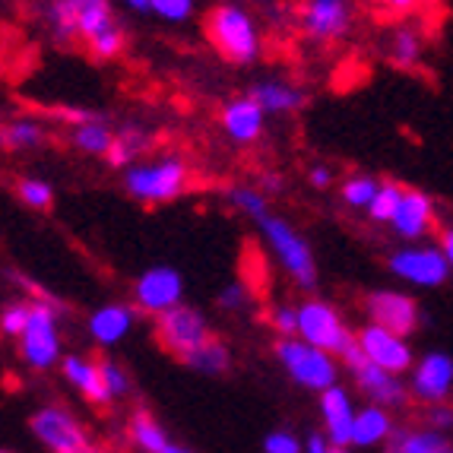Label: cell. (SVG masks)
<instances>
[{"mask_svg": "<svg viewBox=\"0 0 453 453\" xmlns=\"http://www.w3.org/2000/svg\"><path fill=\"white\" fill-rule=\"evenodd\" d=\"M260 234H264L266 248L276 257V264L288 273V280L298 288L311 292L318 286V264H314V250H311L308 238L288 219H282L280 212H266L264 219L257 222Z\"/></svg>", "mask_w": 453, "mask_h": 453, "instance_id": "4", "label": "cell"}, {"mask_svg": "<svg viewBox=\"0 0 453 453\" xmlns=\"http://www.w3.org/2000/svg\"><path fill=\"white\" fill-rule=\"evenodd\" d=\"M264 190H266V194H270V190H273V194H280V190H282L280 174H264Z\"/></svg>", "mask_w": 453, "mask_h": 453, "instance_id": "48", "label": "cell"}, {"mask_svg": "<svg viewBox=\"0 0 453 453\" xmlns=\"http://www.w3.org/2000/svg\"><path fill=\"white\" fill-rule=\"evenodd\" d=\"M304 453H349V447L333 444L326 434H308L304 438Z\"/></svg>", "mask_w": 453, "mask_h": 453, "instance_id": "44", "label": "cell"}, {"mask_svg": "<svg viewBox=\"0 0 453 453\" xmlns=\"http://www.w3.org/2000/svg\"><path fill=\"white\" fill-rule=\"evenodd\" d=\"M387 61L400 70H416L425 58V35L416 26H393L387 35Z\"/></svg>", "mask_w": 453, "mask_h": 453, "instance_id": "24", "label": "cell"}, {"mask_svg": "<svg viewBox=\"0 0 453 453\" xmlns=\"http://www.w3.org/2000/svg\"><path fill=\"white\" fill-rule=\"evenodd\" d=\"M29 428L38 444H45L51 453H102L83 422L64 406H42L29 418Z\"/></svg>", "mask_w": 453, "mask_h": 453, "instance_id": "8", "label": "cell"}, {"mask_svg": "<svg viewBox=\"0 0 453 453\" xmlns=\"http://www.w3.org/2000/svg\"><path fill=\"white\" fill-rule=\"evenodd\" d=\"M134 304L140 314L159 318L165 311L184 304V280L174 266H150L134 282Z\"/></svg>", "mask_w": 453, "mask_h": 453, "instance_id": "12", "label": "cell"}, {"mask_svg": "<svg viewBox=\"0 0 453 453\" xmlns=\"http://www.w3.org/2000/svg\"><path fill=\"white\" fill-rule=\"evenodd\" d=\"M222 130L232 143L238 146H250L257 143L260 136H264V127H266V111L260 108V102H254L250 96H242V98H232L222 105Z\"/></svg>", "mask_w": 453, "mask_h": 453, "instance_id": "17", "label": "cell"}, {"mask_svg": "<svg viewBox=\"0 0 453 453\" xmlns=\"http://www.w3.org/2000/svg\"><path fill=\"white\" fill-rule=\"evenodd\" d=\"M409 390L416 400H422L425 406H441L450 400L453 393V358L447 352H428L416 362L412 368V380Z\"/></svg>", "mask_w": 453, "mask_h": 453, "instance_id": "15", "label": "cell"}, {"mask_svg": "<svg viewBox=\"0 0 453 453\" xmlns=\"http://www.w3.org/2000/svg\"><path fill=\"white\" fill-rule=\"evenodd\" d=\"M228 203L242 212V216H248L254 226L264 219L266 212H273L270 210V196H266L264 190L250 188V184H234V188H228Z\"/></svg>", "mask_w": 453, "mask_h": 453, "instance_id": "33", "label": "cell"}, {"mask_svg": "<svg viewBox=\"0 0 453 453\" xmlns=\"http://www.w3.org/2000/svg\"><path fill=\"white\" fill-rule=\"evenodd\" d=\"M264 453H304V441L288 428H276L264 438Z\"/></svg>", "mask_w": 453, "mask_h": 453, "instance_id": "41", "label": "cell"}, {"mask_svg": "<svg viewBox=\"0 0 453 453\" xmlns=\"http://www.w3.org/2000/svg\"><path fill=\"white\" fill-rule=\"evenodd\" d=\"M387 266L396 280L425 288H438L450 280V264L438 244H409V248L390 254Z\"/></svg>", "mask_w": 453, "mask_h": 453, "instance_id": "10", "label": "cell"}, {"mask_svg": "<svg viewBox=\"0 0 453 453\" xmlns=\"http://www.w3.org/2000/svg\"><path fill=\"white\" fill-rule=\"evenodd\" d=\"M352 19H356L352 0H304L302 13H298L304 38L318 42V45L342 42L352 32Z\"/></svg>", "mask_w": 453, "mask_h": 453, "instance_id": "11", "label": "cell"}, {"mask_svg": "<svg viewBox=\"0 0 453 453\" xmlns=\"http://www.w3.org/2000/svg\"><path fill=\"white\" fill-rule=\"evenodd\" d=\"M114 134H118V130H114L102 114H96L92 121L70 127V143L83 152V156H108V150H111V143H114Z\"/></svg>", "mask_w": 453, "mask_h": 453, "instance_id": "26", "label": "cell"}, {"mask_svg": "<svg viewBox=\"0 0 453 453\" xmlns=\"http://www.w3.org/2000/svg\"><path fill=\"white\" fill-rule=\"evenodd\" d=\"M13 190L19 196V203L29 206V210H51L54 203V188L45 178H19Z\"/></svg>", "mask_w": 453, "mask_h": 453, "instance_id": "35", "label": "cell"}, {"mask_svg": "<svg viewBox=\"0 0 453 453\" xmlns=\"http://www.w3.org/2000/svg\"><path fill=\"white\" fill-rule=\"evenodd\" d=\"M61 371L67 384L73 387L83 400L96 403V406H108L111 400V393L105 387V374H102V362H92L86 356H64Z\"/></svg>", "mask_w": 453, "mask_h": 453, "instance_id": "20", "label": "cell"}, {"mask_svg": "<svg viewBox=\"0 0 453 453\" xmlns=\"http://www.w3.org/2000/svg\"><path fill=\"white\" fill-rule=\"evenodd\" d=\"M270 326L280 333V340L298 336V308H292V304H276V308L270 311Z\"/></svg>", "mask_w": 453, "mask_h": 453, "instance_id": "42", "label": "cell"}, {"mask_svg": "<svg viewBox=\"0 0 453 453\" xmlns=\"http://www.w3.org/2000/svg\"><path fill=\"white\" fill-rule=\"evenodd\" d=\"M428 4L431 0H378V7L393 16H412V13H418V10L428 7Z\"/></svg>", "mask_w": 453, "mask_h": 453, "instance_id": "43", "label": "cell"}, {"mask_svg": "<svg viewBox=\"0 0 453 453\" xmlns=\"http://www.w3.org/2000/svg\"><path fill=\"white\" fill-rule=\"evenodd\" d=\"M428 428L434 431H450L453 428V409L450 406H428Z\"/></svg>", "mask_w": 453, "mask_h": 453, "instance_id": "45", "label": "cell"}, {"mask_svg": "<svg viewBox=\"0 0 453 453\" xmlns=\"http://www.w3.org/2000/svg\"><path fill=\"white\" fill-rule=\"evenodd\" d=\"M184 365L194 368V371H200V374H206V378H216V374H226V371L232 368V352H228V346L222 340H210Z\"/></svg>", "mask_w": 453, "mask_h": 453, "instance_id": "31", "label": "cell"}, {"mask_svg": "<svg viewBox=\"0 0 453 453\" xmlns=\"http://www.w3.org/2000/svg\"><path fill=\"white\" fill-rule=\"evenodd\" d=\"M390 228L400 234L403 242H418L434 228V200H431L425 190L418 188H406L403 194V203L393 216Z\"/></svg>", "mask_w": 453, "mask_h": 453, "instance_id": "18", "label": "cell"}, {"mask_svg": "<svg viewBox=\"0 0 453 453\" xmlns=\"http://www.w3.org/2000/svg\"><path fill=\"white\" fill-rule=\"evenodd\" d=\"M365 311H368L371 324H380L387 330L400 333V336H412L422 324V311L412 295L396 292V288H378L365 298Z\"/></svg>", "mask_w": 453, "mask_h": 453, "instance_id": "14", "label": "cell"}, {"mask_svg": "<svg viewBox=\"0 0 453 453\" xmlns=\"http://www.w3.org/2000/svg\"><path fill=\"white\" fill-rule=\"evenodd\" d=\"M26 286L35 292L32 298V314H29V324H26L23 336H19V358H23L26 368L38 371V374H45L51 371L54 365H61L64 356H61V320L64 314V304L58 298H51L48 292L35 288L29 280H23Z\"/></svg>", "mask_w": 453, "mask_h": 453, "instance_id": "1", "label": "cell"}, {"mask_svg": "<svg viewBox=\"0 0 453 453\" xmlns=\"http://www.w3.org/2000/svg\"><path fill=\"white\" fill-rule=\"evenodd\" d=\"M102 374H105V387L111 393V400H124L130 393V374L111 358H102Z\"/></svg>", "mask_w": 453, "mask_h": 453, "instance_id": "39", "label": "cell"}, {"mask_svg": "<svg viewBox=\"0 0 453 453\" xmlns=\"http://www.w3.org/2000/svg\"><path fill=\"white\" fill-rule=\"evenodd\" d=\"M80 4L83 0H51L48 4V32L58 45H70L80 38Z\"/></svg>", "mask_w": 453, "mask_h": 453, "instance_id": "29", "label": "cell"}, {"mask_svg": "<svg viewBox=\"0 0 453 453\" xmlns=\"http://www.w3.org/2000/svg\"><path fill=\"white\" fill-rule=\"evenodd\" d=\"M320 396V418H324V434L340 447H352V428H356L358 406L352 403L342 384H333Z\"/></svg>", "mask_w": 453, "mask_h": 453, "instance_id": "16", "label": "cell"}, {"mask_svg": "<svg viewBox=\"0 0 453 453\" xmlns=\"http://www.w3.org/2000/svg\"><path fill=\"white\" fill-rule=\"evenodd\" d=\"M29 314H32V302H7L4 311H0V333L7 340H19L26 324H29Z\"/></svg>", "mask_w": 453, "mask_h": 453, "instance_id": "37", "label": "cell"}, {"mask_svg": "<svg viewBox=\"0 0 453 453\" xmlns=\"http://www.w3.org/2000/svg\"><path fill=\"white\" fill-rule=\"evenodd\" d=\"M298 336L340 358H346L358 342V336L346 326L340 311L324 298H308L298 304Z\"/></svg>", "mask_w": 453, "mask_h": 453, "instance_id": "6", "label": "cell"}, {"mask_svg": "<svg viewBox=\"0 0 453 453\" xmlns=\"http://www.w3.org/2000/svg\"><path fill=\"white\" fill-rule=\"evenodd\" d=\"M403 194H406V188H403V184H396V181H380L378 196H374V203L368 206V219L390 226L393 216H396V210H400V203H403Z\"/></svg>", "mask_w": 453, "mask_h": 453, "instance_id": "34", "label": "cell"}, {"mask_svg": "<svg viewBox=\"0 0 453 453\" xmlns=\"http://www.w3.org/2000/svg\"><path fill=\"white\" fill-rule=\"evenodd\" d=\"M441 453H453V444H447V447H444V450H441Z\"/></svg>", "mask_w": 453, "mask_h": 453, "instance_id": "50", "label": "cell"}, {"mask_svg": "<svg viewBox=\"0 0 453 453\" xmlns=\"http://www.w3.org/2000/svg\"><path fill=\"white\" fill-rule=\"evenodd\" d=\"M150 143H152V136L146 134L143 127L127 124V127H121L114 134V143H111V150H108L105 162L111 168H124V172H127L130 165H136V156L150 150Z\"/></svg>", "mask_w": 453, "mask_h": 453, "instance_id": "27", "label": "cell"}, {"mask_svg": "<svg viewBox=\"0 0 453 453\" xmlns=\"http://www.w3.org/2000/svg\"><path fill=\"white\" fill-rule=\"evenodd\" d=\"M254 102H260L266 114H295L308 105V96L304 89L292 83H282V80H264V83H254L248 92Z\"/></svg>", "mask_w": 453, "mask_h": 453, "instance_id": "23", "label": "cell"}, {"mask_svg": "<svg viewBox=\"0 0 453 453\" xmlns=\"http://www.w3.org/2000/svg\"><path fill=\"white\" fill-rule=\"evenodd\" d=\"M194 184V172L181 156H162L152 162H136L124 172V190L136 203L162 206L184 196Z\"/></svg>", "mask_w": 453, "mask_h": 453, "instance_id": "2", "label": "cell"}, {"mask_svg": "<svg viewBox=\"0 0 453 453\" xmlns=\"http://www.w3.org/2000/svg\"><path fill=\"white\" fill-rule=\"evenodd\" d=\"M206 38L228 64L248 67L260 58V29L254 16L238 4H219L206 16Z\"/></svg>", "mask_w": 453, "mask_h": 453, "instance_id": "3", "label": "cell"}, {"mask_svg": "<svg viewBox=\"0 0 453 453\" xmlns=\"http://www.w3.org/2000/svg\"><path fill=\"white\" fill-rule=\"evenodd\" d=\"M342 362H346V368L352 371V380H356L358 390L368 396V403H378V406H387V409H400L403 403L409 400V393L412 390L403 384L400 374H393V371L371 362L362 349H358V342L352 346V352H349Z\"/></svg>", "mask_w": 453, "mask_h": 453, "instance_id": "9", "label": "cell"}, {"mask_svg": "<svg viewBox=\"0 0 453 453\" xmlns=\"http://www.w3.org/2000/svg\"><path fill=\"white\" fill-rule=\"evenodd\" d=\"M276 358L286 368V374L304 390L324 393L333 384H340V365L336 356L324 352V349L311 346L302 336H286L276 342Z\"/></svg>", "mask_w": 453, "mask_h": 453, "instance_id": "5", "label": "cell"}, {"mask_svg": "<svg viewBox=\"0 0 453 453\" xmlns=\"http://www.w3.org/2000/svg\"><path fill=\"white\" fill-rule=\"evenodd\" d=\"M156 340H159V346L165 349L168 356L188 362L194 352H200L216 336H212L210 324H206L200 311L190 308V304H178V308L156 318Z\"/></svg>", "mask_w": 453, "mask_h": 453, "instance_id": "7", "label": "cell"}, {"mask_svg": "<svg viewBox=\"0 0 453 453\" xmlns=\"http://www.w3.org/2000/svg\"><path fill=\"white\" fill-rule=\"evenodd\" d=\"M118 23L111 4L108 0H83L80 4V42H92L98 32Z\"/></svg>", "mask_w": 453, "mask_h": 453, "instance_id": "30", "label": "cell"}, {"mask_svg": "<svg viewBox=\"0 0 453 453\" xmlns=\"http://www.w3.org/2000/svg\"><path fill=\"white\" fill-rule=\"evenodd\" d=\"M196 0H152V13L165 23H188Z\"/></svg>", "mask_w": 453, "mask_h": 453, "instance_id": "38", "label": "cell"}, {"mask_svg": "<svg viewBox=\"0 0 453 453\" xmlns=\"http://www.w3.org/2000/svg\"><path fill=\"white\" fill-rule=\"evenodd\" d=\"M124 45H127V35H124L121 23L108 26V29L98 32L92 42H86V48H89V54L96 61H114V58L124 51Z\"/></svg>", "mask_w": 453, "mask_h": 453, "instance_id": "36", "label": "cell"}, {"mask_svg": "<svg viewBox=\"0 0 453 453\" xmlns=\"http://www.w3.org/2000/svg\"><path fill=\"white\" fill-rule=\"evenodd\" d=\"M130 441L136 444V450L143 453H194L190 447L178 444L174 438H168V431L156 422V416H150L146 409H136L130 416Z\"/></svg>", "mask_w": 453, "mask_h": 453, "instance_id": "21", "label": "cell"}, {"mask_svg": "<svg viewBox=\"0 0 453 453\" xmlns=\"http://www.w3.org/2000/svg\"><path fill=\"white\" fill-rule=\"evenodd\" d=\"M358 336V349L380 368L393 371V374H406V371L416 368V352L409 346V336H400V333L387 330L380 324H365L362 330L356 333Z\"/></svg>", "mask_w": 453, "mask_h": 453, "instance_id": "13", "label": "cell"}, {"mask_svg": "<svg viewBox=\"0 0 453 453\" xmlns=\"http://www.w3.org/2000/svg\"><path fill=\"white\" fill-rule=\"evenodd\" d=\"M45 124L32 118V114H19V118H10L0 130V143L10 152H26V150H38L45 143Z\"/></svg>", "mask_w": 453, "mask_h": 453, "instance_id": "25", "label": "cell"}, {"mask_svg": "<svg viewBox=\"0 0 453 453\" xmlns=\"http://www.w3.org/2000/svg\"><path fill=\"white\" fill-rule=\"evenodd\" d=\"M393 416L387 406L378 403H368V406L358 409L356 416V428H352V447L358 450H368V447H380L393 438Z\"/></svg>", "mask_w": 453, "mask_h": 453, "instance_id": "22", "label": "cell"}, {"mask_svg": "<svg viewBox=\"0 0 453 453\" xmlns=\"http://www.w3.org/2000/svg\"><path fill=\"white\" fill-rule=\"evenodd\" d=\"M136 318H140L136 304L108 302L89 314V336L98 346H118V342L130 336V330L136 326Z\"/></svg>", "mask_w": 453, "mask_h": 453, "instance_id": "19", "label": "cell"}, {"mask_svg": "<svg viewBox=\"0 0 453 453\" xmlns=\"http://www.w3.org/2000/svg\"><path fill=\"white\" fill-rule=\"evenodd\" d=\"M4 453H13V450H4Z\"/></svg>", "mask_w": 453, "mask_h": 453, "instance_id": "51", "label": "cell"}, {"mask_svg": "<svg viewBox=\"0 0 453 453\" xmlns=\"http://www.w3.org/2000/svg\"><path fill=\"white\" fill-rule=\"evenodd\" d=\"M308 181L311 188H318V190H326L333 184V172L330 165H311L308 168Z\"/></svg>", "mask_w": 453, "mask_h": 453, "instance_id": "46", "label": "cell"}, {"mask_svg": "<svg viewBox=\"0 0 453 453\" xmlns=\"http://www.w3.org/2000/svg\"><path fill=\"white\" fill-rule=\"evenodd\" d=\"M127 4V10H134V13H152V0H124Z\"/></svg>", "mask_w": 453, "mask_h": 453, "instance_id": "49", "label": "cell"}, {"mask_svg": "<svg viewBox=\"0 0 453 453\" xmlns=\"http://www.w3.org/2000/svg\"><path fill=\"white\" fill-rule=\"evenodd\" d=\"M216 302H219L222 311H244L250 304V288L244 286L242 280H234V282H228V286L219 288Z\"/></svg>", "mask_w": 453, "mask_h": 453, "instance_id": "40", "label": "cell"}, {"mask_svg": "<svg viewBox=\"0 0 453 453\" xmlns=\"http://www.w3.org/2000/svg\"><path fill=\"white\" fill-rule=\"evenodd\" d=\"M450 441L434 428H403L387 441L384 453H441Z\"/></svg>", "mask_w": 453, "mask_h": 453, "instance_id": "28", "label": "cell"}, {"mask_svg": "<svg viewBox=\"0 0 453 453\" xmlns=\"http://www.w3.org/2000/svg\"><path fill=\"white\" fill-rule=\"evenodd\" d=\"M438 248L444 250L447 264H450V270H453V226H444L438 232Z\"/></svg>", "mask_w": 453, "mask_h": 453, "instance_id": "47", "label": "cell"}, {"mask_svg": "<svg viewBox=\"0 0 453 453\" xmlns=\"http://www.w3.org/2000/svg\"><path fill=\"white\" fill-rule=\"evenodd\" d=\"M378 188H380V181L374 174H349L346 181L340 184V196L349 210L368 212V206L374 203V196H378Z\"/></svg>", "mask_w": 453, "mask_h": 453, "instance_id": "32", "label": "cell"}]
</instances>
